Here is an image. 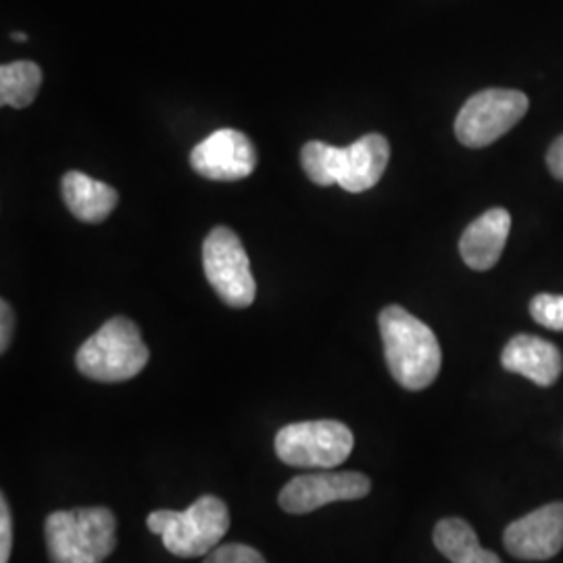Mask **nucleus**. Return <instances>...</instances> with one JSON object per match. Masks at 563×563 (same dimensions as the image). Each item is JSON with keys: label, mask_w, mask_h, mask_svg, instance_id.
<instances>
[{"label": "nucleus", "mask_w": 563, "mask_h": 563, "mask_svg": "<svg viewBox=\"0 0 563 563\" xmlns=\"http://www.w3.org/2000/svg\"><path fill=\"white\" fill-rule=\"evenodd\" d=\"M378 322L390 376L407 390H423L434 383L443 365L437 334L399 305L384 307Z\"/></svg>", "instance_id": "1"}, {"label": "nucleus", "mask_w": 563, "mask_h": 563, "mask_svg": "<svg viewBox=\"0 0 563 563\" xmlns=\"http://www.w3.org/2000/svg\"><path fill=\"white\" fill-rule=\"evenodd\" d=\"M44 539L51 563H102L118 547V520L107 507L53 511Z\"/></svg>", "instance_id": "2"}, {"label": "nucleus", "mask_w": 563, "mask_h": 563, "mask_svg": "<svg viewBox=\"0 0 563 563\" xmlns=\"http://www.w3.org/2000/svg\"><path fill=\"white\" fill-rule=\"evenodd\" d=\"M153 534L162 537L163 547L176 558H201L209 555L222 543L230 514L228 505L216 495H202L184 511L157 509L146 518Z\"/></svg>", "instance_id": "3"}, {"label": "nucleus", "mask_w": 563, "mask_h": 563, "mask_svg": "<svg viewBox=\"0 0 563 563\" xmlns=\"http://www.w3.org/2000/svg\"><path fill=\"white\" fill-rule=\"evenodd\" d=\"M148 363V349L139 325L128 318H113L84 342L76 355L81 374L97 383H125Z\"/></svg>", "instance_id": "4"}, {"label": "nucleus", "mask_w": 563, "mask_h": 563, "mask_svg": "<svg viewBox=\"0 0 563 563\" xmlns=\"http://www.w3.org/2000/svg\"><path fill=\"white\" fill-rule=\"evenodd\" d=\"M353 446L351 428L336 420L288 423L274 441L282 463L307 470H332L349 460Z\"/></svg>", "instance_id": "5"}, {"label": "nucleus", "mask_w": 563, "mask_h": 563, "mask_svg": "<svg viewBox=\"0 0 563 563\" xmlns=\"http://www.w3.org/2000/svg\"><path fill=\"white\" fill-rule=\"evenodd\" d=\"M205 276L225 305L244 309L255 301L257 284L241 239L225 225L209 232L202 244Z\"/></svg>", "instance_id": "6"}, {"label": "nucleus", "mask_w": 563, "mask_h": 563, "mask_svg": "<svg viewBox=\"0 0 563 563\" xmlns=\"http://www.w3.org/2000/svg\"><path fill=\"white\" fill-rule=\"evenodd\" d=\"M528 107L530 101L520 90H483L463 104L455 120V136L470 148L488 146L522 120Z\"/></svg>", "instance_id": "7"}, {"label": "nucleus", "mask_w": 563, "mask_h": 563, "mask_svg": "<svg viewBox=\"0 0 563 563\" xmlns=\"http://www.w3.org/2000/svg\"><path fill=\"white\" fill-rule=\"evenodd\" d=\"M372 490V483L360 472H318L297 476L280 490L278 504L286 514L302 516L323 505L360 501Z\"/></svg>", "instance_id": "8"}, {"label": "nucleus", "mask_w": 563, "mask_h": 563, "mask_svg": "<svg viewBox=\"0 0 563 563\" xmlns=\"http://www.w3.org/2000/svg\"><path fill=\"white\" fill-rule=\"evenodd\" d=\"M257 151L239 130H218L190 153L192 169L207 180L236 181L249 178L257 167Z\"/></svg>", "instance_id": "9"}, {"label": "nucleus", "mask_w": 563, "mask_h": 563, "mask_svg": "<svg viewBox=\"0 0 563 563\" xmlns=\"http://www.w3.org/2000/svg\"><path fill=\"white\" fill-rule=\"evenodd\" d=\"M505 549L523 562H544L563 549V504H549L530 511L505 530Z\"/></svg>", "instance_id": "10"}, {"label": "nucleus", "mask_w": 563, "mask_h": 563, "mask_svg": "<svg viewBox=\"0 0 563 563\" xmlns=\"http://www.w3.org/2000/svg\"><path fill=\"white\" fill-rule=\"evenodd\" d=\"M390 144L383 134H367L351 146L341 148L336 184L346 192H365L374 188L386 172Z\"/></svg>", "instance_id": "11"}, {"label": "nucleus", "mask_w": 563, "mask_h": 563, "mask_svg": "<svg viewBox=\"0 0 563 563\" xmlns=\"http://www.w3.org/2000/svg\"><path fill=\"white\" fill-rule=\"evenodd\" d=\"M501 365L539 386H553L563 372L562 351L553 342L532 334H518L507 342Z\"/></svg>", "instance_id": "12"}, {"label": "nucleus", "mask_w": 563, "mask_h": 563, "mask_svg": "<svg viewBox=\"0 0 563 563\" xmlns=\"http://www.w3.org/2000/svg\"><path fill=\"white\" fill-rule=\"evenodd\" d=\"M509 230L511 216L504 207L488 209L478 220L470 223L460 241V253L465 265L476 272L495 267L501 260Z\"/></svg>", "instance_id": "13"}, {"label": "nucleus", "mask_w": 563, "mask_h": 563, "mask_svg": "<svg viewBox=\"0 0 563 563\" xmlns=\"http://www.w3.org/2000/svg\"><path fill=\"white\" fill-rule=\"evenodd\" d=\"M60 188L67 209L84 223L104 222L120 201L113 186L95 180L81 172H67Z\"/></svg>", "instance_id": "14"}, {"label": "nucleus", "mask_w": 563, "mask_h": 563, "mask_svg": "<svg viewBox=\"0 0 563 563\" xmlns=\"http://www.w3.org/2000/svg\"><path fill=\"white\" fill-rule=\"evenodd\" d=\"M434 547L453 563H501L478 543L474 528L462 518H444L434 528Z\"/></svg>", "instance_id": "15"}, {"label": "nucleus", "mask_w": 563, "mask_h": 563, "mask_svg": "<svg viewBox=\"0 0 563 563\" xmlns=\"http://www.w3.org/2000/svg\"><path fill=\"white\" fill-rule=\"evenodd\" d=\"M42 86V69L34 60H15L0 67L2 107L23 109L32 104Z\"/></svg>", "instance_id": "16"}, {"label": "nucleus", "mask_w": 563, "mask_h": 563, "mask_svg": "<svg viewBox=\"0 0 563 563\" xmlns=\"http://www.w3.org/2000/svg\"><path fill=\"white\" fill-rule=\"evenodd\" d=\"M339 159H341V146H332L320 141L307 142L302 146V169L309 176V180L316 181L318 186L336 184Z\"/></svg>", "instance_id": "17"}, {"label": "nucleus", "mask_w": 563, "mask_h": 563, "mask_svg": "<svg viewBox=\"0 0 563 563\" xmlns=\"http://www.w3.org/2000/svg\"><path fill=\"white\" fill-rule=\"evenodd\" d=\"M530 316L547 330L563 332V297L560 295H537L530 301Z\"/></svg>", "instance_id": "18"}, {"label": "nucleus", "mask_w": 563, "mask_h": 563, "mask_svg": "<svg viewBox=\"0 0 563 563\" xmlns=\"http://www.w3.org/2000/svg\"><path fill=\"white\" fill-rule=\"evenodd\" d=\"M205 563H267L262 553L251 544L230 543L216 547Z\"/></svg>", "instance_id": "19"}, {"label": "nucleus", "mask_w": 563, "mask_h": 563, "mask_svg": "<svg viewBox=\"0 0 563 563\" xmlns=\"http://www.w3.org/2000/svg\"><path fill=\"white\" fill-rule=\"evenodd\" d=\"M11 547H13V518H11L7 497L2 495V499H0V563H9Z\"/></svg>", "instance_id": "20"}, {"label": "nucleus", "mask_w": 563, "mask_h": 563, "mask_svg": "<svg viewBox=\"0 0 563 563\" xmlns=\"http://www.w3.org/2000/svg\"><path fill=\"white\" fill-rule=\"evenodd\" d=\"M0 320H2V328H0V351L7 353L11 339H13V328H15V316H13V307L9 302L0 301Z\"/></svg>", "instance_id": "21"}, {"label": "nucleus", "mask_w": 563, "mask_h": 563, "mask_svg": "<svg viewBox=\"0 0 563 563\" xmlns=\"http://www.w3.org/2000/svg\"><path fill=\"white\" fill-rule=\"evenodd\" d=\"M547 165H549V172L563 181V136H560L558 141L551 144L549 153H547Z\"/></svg>", "instance_id": "22"}, {"label": "nucleus", "mask_w": 563, "mask_h": 563, "mask_svg": "<svg viewBox=\"0 0 563 563\" xmlns=\"http://www.w3.org/2000/svg\"><path fill=\"white\" fill-rule=\"evenodd\" d=\"M13 41L25 42L27 41V34H21V32H15V34H13Z\"/></svg>", "instance_id": "23"}]
</instances>
